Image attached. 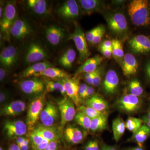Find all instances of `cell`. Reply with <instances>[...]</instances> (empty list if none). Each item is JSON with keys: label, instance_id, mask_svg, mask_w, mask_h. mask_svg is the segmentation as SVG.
I'll list each match as a JSON object with an SVG mask.
<instances>
[{"label": "cell", "instance_id": "bcb514c9", "mask_svg": "<svg viewBox=\"0 0 150 150\" xmlns=\"http://www.w3.org/2000/svg\"><path fill=\"white\" fill-rule=\"evenodd\" d=\"M96 71L93 72L87 73V74H84V79L89 84L92 85L93 82L94 77L95 75L96 74Z\"/></svg>", "mask_w": 150, "mask_h": 150}, {"label": "cell", "instance_id": "ffe728a7", "mask_svg": "<svg viewBox=\"0 0 150 150\" xmlns=\"http://www.w3.org/2000/svg\"><path fill=\"white\" fill-rule=\"evenodd\" d=\"M103 60V57L99 56H95L87 59L82 65L78 68L76 71V75L87 74L95 71L98 69V67Z\"/></svg>", "mask_w": 150, "mask_h": 150}, {"label": "cell", "instance_id": "9f6ffc18", "mask_svg": "<svg viewBox=\"0 0 150 150\" xmlns=\"http://www.w3.org/2000/svg\"><path fill=\"white\" fill-rule=\"evenodd\" d=\"M8 150H22L16 144H13L10 145Z\"/></svg>", "mask_w": 150, "mask_h": 150}, {"label": "cell", "instance_id": "30bf717a", "mask_svg": "<svg viewBox=\"0 0 150 150\" xmlns=\"http://www.w3.org/2000/svg\"><path fill=\"white\" fill-rule=\"evenodd\" d=\"M32 32V28L26 21L17 18L11 27L10 34L16 40H22L28 37Z\"/></svg>", "mask_w": 150, "mask_h": 150}, {"label": "cell", "instance_id": "74e56055", "mask_svg": "<svg viewBox=\"0 0 150 150\" xmlns=\"http://www.w3.org/2000/svg\"><path fill=\"white\" fill-rule=\"evenodd\" d=\"M79 111L83 112L86 115L88 116L91 119L97 118L107 112V111L100 112V111L94 110L91 108L87 107L84 105H81L79 107Z\"/></svg>", "mask_w": 150, "mask_h": 150}, {"label": "cell", "instance_id": "e575fe53", "mask_svg": "<svg viewBox=\"0 0 150 150\" xmlns=\"http://www.w3.org/2000/svg\"><path fill=\"white\" fill-rule=\"evenodd\" d=\"M143 123L142 119L129 117L126 121V128L134 134L142 127Z\"/></svg>", "mask_w": 150, "mask_h": 150}, {"label": "cell", "instance_id": "ee69618b", "mask_svg": "<svg viewBox=\"0 0 150 150\" xmlns=\"http://www.w3.org/2000/svg\"><path fill=\"white\" fill-rule=\"evenodd\" d=\"M59 140L51 141L44 150H59Z\"/></svg>", "mask_w": 150, "mask_h": 150}, {"label": "cell", "instance_id": "f1b7e54d", "mask_svg": "<svg viewBox=\"0 0 150 150\" xmlns=\"http://www.w3.org/2000/svg\"><path fill=\"white\" fill-rule=\"evenodd\" d=\"M76 57V53L72 48H68L61 55L58 60V63L64 68L70 69Z\"/></svg>", "mask_w": 150, "mask_h": 150}, {"label": "cell", "instance_id": "4fadbf2b", "mask_svg": "<svg viewBox=\"0 0 150 150\" xmlns=\"http://www.w3.org/2000/svg\"><path fill=\"white\" fill-rule=\"evenodd\" d=\"M59 108L52 103L48 102L40 114V119L43 126H54L59 118Z\"/></svg>", "mask_w": 150, "mask_h": 150}, {"label": "cell", "instance_id": "484cf974", "mask_svg": "<svg viewBox=\"0 0 150 150\" xmlns=\"http://www.w3.org/2000/svg\"><path fill=\"white\" fill-rule=\"evenodd\" d=\"M84 105L100 112H105L109 109L107 101L101 97L96 95L84 100Z\"/></svg>", "mask_w": 150, "mask_h": 150}, {"label": "cell", "instance_id": "6125c7cd", "mask_svg": "<svg viewBox=\"0 0 150 150\" xmlns=\"http://www.w3.org/2000/svg\"><path fill=\"white\" fill-rule=\"evenodd\" d=\"M147 73L148 76L150 78V65L147 69Z\"/></svg>", "mask_w": 150, "mask_h": 150}, {"label": "cell", "instance_id": "94428289", "mask_svg": "<svg viewBox=\"0 0 150 150\" xmlns=\"http://www.w3.org/2000/svg\"><path fill=\"white\" fill-rule=\"evenodd\" d=\"M20 148L22 150H28L29 149V146H24Z\"/></svg>", "mask_w": 150, "mask_h": 150}, {"label": "cell", "instance_id": "681fc988", "mask_svg": "<svg viewBox=\"0 0 150 150\" xmlns=\"http://www.w3.org/2000/svg\"><path fill=\"white\" fill-rule=\"evenodd\" d=\"M142 120H143V122H144L146 125L149 126L150 128V106L148 109L146 115L142 117Z\"/></svg>", "mask_w": 150, "mask_h": 150}, {"label": "cell", "instance_id": "be15d7a7", "mask_svg": "<svg viewBox=\"0 0 150 150\" xmlns=\"http://www.w3.org/2000/svg\"><path fill=\"white\" fill-rule=\"evenodd\" d=\"M0 150H3V148L1 146V147H0Z\"/></svg>", "mask_w": 150, "mask_h": 150}, {"label": "cell", "instance_id": "e0dca14e", "mask_svg": "<svg viewBox=\"0 0 150 150\" xmlns=\"http://www.w3.org/2000/svg\"><path fill=\"white\" fill-rule=\"evenodd\" d=\"M108 27L112 31L117 33H122L127 28V22L124 15L121 13L114 14L108 20Z\"/></svg>", "mask_w": 150, "mask_h": 150}, {"label": "cell", "instance_id": "836d02e7", "mask_svg": "<svg viewBox=\"0 0 150 150\" xmlns=\"http://www.w3.org/2000/svg\"><path fill=\"white\" fill-rule=\"evenodd\" d=\"M74 119L76 122L84 129L87 131L90 130L91 119L83 112L79 111L76 114Z\"/></svg>", "mask_w": 150, "mask_h": 150}, {"label": "cell", "instance_id": "ac0fdd59", "mask_svg": "<svg viewBox=\"0 0 150 150\" xmlns=\"http://www.w3.org/2000/svg\"><path fill=\"white\" fill-rule=\"evenodd\" d=\"M26 105L23 101L14 100L4 105L1 109V115L4 116H16L25 110Z\"/></svg>", "mask_w": 150, "mask_h": 150}, {"label": "cell", "instance_id": "5bb4252c", "mask_svg": "<svg viewBox=\"0 0 150 150\" xmlns=\"http://www.w3.org/2000/svg\"><path fill=\"white\" fill-rule=\"evenodd\" d=\"M27 127L23 121H8L4 125V131L8 138H16L26 134Z\"/></svg>", "mask_w": 150, "mask_h": 150}, {"label": "cell", "instance_id": "11a10c76", "mask_svg": "<svg viewBox=\"0 0 150 150\" xmlns=\"http://www.w3.org/2000/svg\"><path fill=\"white\" fill-rule=\"evenodd\" d=\"M100 150H118L115 147L103 144L100 148Z\"/></svg>", "mask_w": 150, "mask_h": 150}, {"label": "cell", "instance_id": "8992f818", "mask_svg": "<svg viewBox=\"0 0 150 150\" xmlns=\"http://www.w3.org/2000/svg\"><path fill=\"white\" fill-rule=\"evenodd\" d=\"M61 82L66 91L67 96L72 100L77 107H79L83 100L80 97L79 94V78L74 77L58 80Z\"/></svg>", "mask_w": 150, "mask_h": 150}, {"label": "cell", "instance_id": "b9f144b4", "mask_svg": "<svg viewBox=\"0 0 150 150\" xmlns=\"http://www.w3.org/2000/svg\"><path fill=\"white\" fill-rule=\"evenodd\" d=\"M105 32V28L103 26L101 29L99 30V32L97 34L94 38L92 42V43L93 44H97L99 43L102 40V38L103 37Z\"/></svg>", "mask_w": 150, "mask_h": 150}, {"label": "cell", "instance_id": "cb8c5ba5", "mask_svg": "<svg viewBox=\"0 0 150 150\" xmlns=\"http://www.w3.org/2000/svg\"><path fill=\"white\" fill-rule=\"evenodd\" d=\"M55 126L47 127L44 126H38L33 131L40 134L43 139L49 142L59 140L60 137V130ZM62 130V129H61Z\"/></svg>", "mask_w": 150, "mask_h": 150}, {"label": "cell", "instance_id": "f6af8a7d", "mask_svg": "<svg viewBox=\"0 0 150 150\" xmlns=\"http://www.w3.org/2000/svg\"><path fill=\"white\" fill-rule=\"evenodd\" d=\"M95 90L93 87L88 86V88L87 89L84 95L83 100H86L88 99L89 98L94 95Z\"/></svg>", "mask_w": 150, "mask_h": 150}, {"label": "cell", "instance_id": "7402d4cb", "mask_svg": "<svg viewBox=\"0 0 150 150\" xmlns=\"http://www.w3.org/2000/svg\"><path fill=\"white\" fill-rule=\"evenodd\" d=\"M122 69L123 74L125 76H129L137 73L138 69V62L134 55L129 53L124 55Z\"/></svg>", "mask_w": 150, "mask_h": 150}, {"label": "cell", "instance_id": "d4e9b609", "mask_svg": "<svg viewBox=\"0 0 150 150\" xmlns=\"http://www.w3.org/2000/svg\"><path fill=\"white\" fill-rule=\"evenodd\" d=\"M26 5L30 10L37 15L43 16L49 13L48 4L44 0H28Z\"/></svg>", "mask_w": 150, "mask_h": 150}, {"label": "cell", "instance_id": "8fae6325", "mask_svg": "<svg viewBox=\"0 0 150 150\" xmlns=\"http://www.w3.org/2000/svg\"><path fill=\"white\" fill-rule=\"evenodd\" d=\"M80 13L79 7L74 0L65 1L57 8L58 15L65 20L76 18Z\"/></svg>", "mask_w": 150, "mask_h": 150}, {"label": "cell", "instance_id": "7bdbcfd3", "mask_svg": "<svg viewBox=\"0 0 150 150\" xmlns=\"http://www.w3.org/2000/svg\"><path fill=\"white\" fill-rule=\"evenodd\" d=\"M101 76H102V71L100 69L98 68L97 69L96 74L95 75L92 85L95 87L99 86L101 83Z\"/></svg>", "mask_w": 150, "mask_h": 150}, {"label": "cell", "instance_id": "d590c367", "mask_svg": "<svg viewBox=\"0 0 150 150\" xmlns=\"http://www.w3.org/2000/svg\"><path fill=\"white\" fill-rule=\"evenodd\" d=\"M130 94L137 97H139L144 93V89L140 82L135 79L130 81L129 84Z\"/></svg>", "mask_w": 150, "mask_h": 150}, {"label": "cell", "instance_id": "6f0895ef", "mask_svg": "<svg viewBox=\"0 0 150 150\" xmlns=\"http://www.w3.org/2000/svg\"><path fill=\"white\" fill-rule=\"evenodd\" d=\"M26 138L25 137H19L16 138V144L17 145H18L21 144L23 142H24Z\"/></svg>", "mask_w": 150, "mask_h": 150}, {"label": "cell", "instance_id": "ab89813d", "mask_svg": "<svg viewBox=\"0 0 150 150\" xmlns=\"http://www.w3.org/2000/svg\"><path fill=\"white\" fill-rule=\"evenodd\" d=\"M103 25H99L93 28L91 30H89L86 34V38L87 42L89 43H91L94 38L96 35L99 32V30L102 28Z\"/></svg>", "mask_w": 150, "mask_h": 150}, {"label": "cell", "instance_id": "3957f363", "mask_svg": "<svg viewBox=\"0 0 150 150\" xmlns=\"http://www.w3.org/2000/svg\"><path fill=\"white\" fill-rule=\"evenodd\" d=\"M45 96V93L38 95L33 100L29 105L26 118V125L30 131H33V129H35V124L40 118L44 105Z\"/></svg>", "mask_w": 150, "mask_h": 150}, {"label": "cell", "instance_id": "d6986e66", "mask_svg": "<svg viewBox=\"0 0 150 150\" xmlns=\"http://www.w3.org/2000/svg\"><path fill=\"white\" fill-rule=\"evenodd\" d=\"M119 82V78L116 72L112 70L108 71L103 81V87L105 92L108 94L115 93Z\"/></svg>", "mask_w": 150, "mask_h": 150}, {"label": "cell", "instance_id": "7c38bea8", "mask_svg": "<svg viewBox=\"0 0 150 150\" xmlns=\"http://www.w3.org/2000/svg\"><path fill=\"white\" fill-rule=\"evenodd\" d=\"M19 52L17 48L13 46H8L1 51L0 62L3 68L8 69L16 64L18 60Z\"/></svg>", "mask_w": 150, "mask_h": 150}, {"label": "cell", "instance_id": "52a82bcc", "mask_svg": "<svg viewBox=\"0 0 150 150\" xmlns=\"http://www.w3.org/2000/svg\"><path fill=\"white\" fill-rule=\"evenodd\" d=\"M16 8L13 2L8 1L4 7L3 16L1 19V31L7 35H10L12 25L16 19Z\"/></svg>", "mask_w": 150, "mask_h": 150}, {"label": "cell", "instance_id": "7dc6e473", "mask_svg": "<svg viewBox=\"0 0 150 150\" xmlns=\"http://www.w3.org/2000/svg\"><path fill=\"white\" fill-rule=\"evenodd\" d=\"M88 86L86 83L80 84L79 86V94L80 97L83 100V98L85 93L87 89L88 88Z\"/></svg>", "mask_w": 150, "mask_h": 150}, {"label": "cell", "instance_id": "2e32d148", "mask_svg": "<svg viewBox=\"0 0 150 150\" xmlns=\"http://www.w3.org/2000/svg\"><path fill=\"white\" fill-rule=\"evenodd\" d=\"M129 44L135 53H144L150 51V39L144 35L135 36L129 41Z\"/></svg>", "mask_w": 150, "mask_h": 150}, {"label": "cell", "instance_id": "816d5d0a", "mask_svg": "<svg viewBox=\"0 0 150 150\" xmlns=\"http://www.w3.org/2000/svg\"><path fill=\"white\" fill-rule=\"evenodd\" d=\"M8 96V95L6 92L4 91H1V92H0V102H1V104L4 103L7 100Z\"/></svg>", "mask_w": 150, "mask_h": 150}, {"label": "cell", "instance_id": "9a60e30c", "mask_svg": "<svg viewBox=\"0 0 150 150\" xmlns=\"http://www.w3.org/2000/svg\"><path fill=\"white\" fill-rule=\"evenodd\" d=\"M65 35L64 30L57 25H50L45 30L46 39L52 46H58L62 43Z\"/></svg>", "mask_w": 150, "mask_h": 150}, {"label": "cell", "instance_id": "9c48e42d", "mask_svg": "<svg viewBox=\"0 0 150 150\" xmlns=\"http://www.w3.org/2000/svg\"><path fill=\"white\" fill-rule=\"evenodd\" d=\"M48 54L41 45L37 43H30L25 55V62L27 64H33L46 59Z\"/></svg>", "mask_w": 150, "mask_h": 150}, {"label": "cell", "instance_id": "7a4b0ae2", "mask_svg": "<svg viewBox=\"0 0 150 150\" xmlns=\"http://www.w3.org/2000/svg\"><path fill=\"white\" fill-rule=\"evenodd\" d=\"M69 40H72L74 42L75 45L79 53V62L83 63L88 59L90 55L88 46L87 40L83 30L79 25H76L74 31L70 35Z\"/></svg>", "mask_w": 150, "mask_h": 150}, {"label": "cell", "instance_id": "277c9868", "mask_svg": "<svg viewBox=\"0 0 150 150\" xmlns=\"http://www.w3.org/2000/svg\"><path fill=\"white\" fill-rule=\"evenodd\" d=\"M142 104V100L139 97L130 93L121 96L115 102L118 110L128 113L137 112L141 108Z\"/></svg>", "mask_w": 150, "mask_h": 150}, {"label": "cell", "instance_id": "ba28073f", "mask_svg": "<svg viewBox=\"0 0 150 150\" xmlns=\"http://www.w3.org/2000/svg\"><path fill=\"white\" fill-rule=\"evenodd\" d=\"M19 87L23 93L29 95H40L46 89L45 83L38 77L28 78L20 82Z\"/></svg>", "mask_w": 150, "mask_h": 150}, {"label": "cell", "instance_id": "603a6c76", "mask_svg": "<svg viewBox=\"0 0 150 150\" xmlns=\"http://www.w3.org/2000/svg\"><path fill=\"white\" fill-rule=\"evenodd\" d=\"M84 136L80 129L74 126H68L64 131L65 139L71 144H80L84 139Z\"/></svg>", "mask_w": 150, "mask_h": 150}, {"label": "cell", "instance_id": "8d00e7d4", "mask_svg": "<svg viewBox=\"0 0 150 150\" xmlns=\"http://www.w3.org/2000/svg\"><path fill=\"white\" fill-rule=\"evenodd\" d=\"M111 41L112 42V55L115 58L121 59L123 58L125 54L121 41L117 39H113Z\"/></svg>", "mask_w": 150, "mask_h": 150}, {"label": "cell", "instance_id": "f907efd6", "mask_svg": "<svg viewBox=\"0 0 150 150\" xmlns=\"http://www.w3.org/2000/svg\"><path fill=\"white\" fill-rule=\"evenodd\" d=\"M49 142L48 140L44 139L43 142L38 145L34 150H44L48 146Z\"/></svg>", "mask_w": 150, "mask_h": 150}, {"label": "cell", "instance_id": "4dcf8cb0", "mask_svg": "<svg viewBox=\"0 0 150 150\" xmlns=\"http://www.w3.org/2000/svg\"><path fill=\"white\" fill-rule=\"evenodd\" d=\"M112 130L113 137L116 142H118L123 136L126 128V123L121 118H115L112 122Z\"/></svg>", "mask_w": 150, "mask_h": 150}, {"label": "cell", "instance_id": "d6a6232c", "mask_svg": "<svg viewBox=\"0 0 150 150\" xmlns=\"http://www.w3.org/2000/svg\"><path fill=\"white\" fill-rule=\"evenodd\" d=\"M79 2L83 11L88 13L96 10L100 3V1L97 0H80Z\"/></svg>", "mask_w": 150, "mask_h": 150}, {"label": "cell", "instance_id": "4316f807", "mask_svg": "<svg viewBox=\"0 0 150 150\" xmlns=\"http://www.w3.org/2000/svg\"><path fill=\"white\" fill-rule=\"evenodd\" d=\"M150 136V128L145 124L142 125L137 132L133 134L129 141L135 142L139 146L143 147L144 143Z\"/></svg>", "mask_w": 150, "mask_h": 150}, {"label": "cell", "instance_id": "f546056e", "mask_svg": "<svg viewBox=\"0 0 150 150\" xmlns=\"http://www.w3.org/2000/svg\"><path fill=\"white\" fill-rule=\"evenodd\" d=\"M108 113L107 112L97 118L91 119L90 131L92 132H101L107 126Z\"/></svg>", "mask_w": 150, "mask_h": 150}, {"label": "cell", "instance_id": "f35d334b", "mask_svg": "<svg viewBox=\"0 0 150 150\" xmlns=\"http://www.w3.org/2000/svg\"><path fill=\"white\" fill-rule=\"evenodd\" d=\"M30 139L32 142L33 148L34 150L44 139L40 134L34 131H33L30 134Z\"/></svg>", "mask_w": 150, "mask_h": 150}, {"label": "cell", "instance_id": "c3c4849f", "mask_svg": "<svg viewBox=\"0 0 150 150\" xmlns=\"http://www.w3.org/2000/svg\"><path fill=\"white\" fill-rule=\"evenodd\" d=\"M101 52L106 58H110L112 55V48H106L100 47Z\"/></svg>", "mask_w": 150, "mask_h": 150}, {"label": "cell", "instance_id": "44dd1931", "mask_svg": "<svg viewBox=\"0 0 150 150\" xmlns=\"http://www.w3.org/2000/svg\"><path fill=\"white\" fill-rule=\"evenodd\" d=\"M53 67L51 63L48 62H40L30 65L22 72L21 77L28 79L34 77L49 67Z\"/></svg>", "mask_w": 150, "mask_h": 150}, {"label": "cell", "instance_id": "5b68a950", "mask_svg": "<svg viewBox=\"0 0 150 150\" xmlns=\"http://www.w3.org/2000/svg\"><path fill=\"white\" fill-rule=\"evenodd\" d=\"M58 108L61 113L60 128L63 129L68 122L75 118L76 115L75 104L69 97H64L58 102Z\"/></svg>", "mask_w": 150, "mask_h": 150}, {"label": "cell", "instance_id": "680465c9", "mask_svg": "<svg viewBox=\"0 0 150 150\" xmlns=\"http://www.w3.org/2000/svg\"><path fill=\"white\" fill-rule=\"evenodd\" d=\"M124 150H145V149L143 147H141L138 146L135 147L128 148V149Z\"/></svg>", "mask_w": 150, "mask_h": 150}, {"label": "cell", "instance_id": "91938a15", "mask_svg": "<svg viewBox=\"0 0 150 150\" xmlns=\"http://www.w3.org/2000/svg\"><path fill=\"white\" fill-rule=\"evenodd\" d=\"M4 8H3L1 6L0 7V18H1L3 16V13H4Z\"/></svg>", "mask_w": 150, "mask_h": 150}, {"label": "cell", "instance_id": "60d3db41", "mask_svg": "<svg viewBox=\"0 0 150 150\" xmlns=\"http://www.w3.org/2000/svg\"><path fill=\"white\" fill-rule=\"evenodd\" d=\"M100 148L98 141L95 139L88 142L85 146L84 150H100Z\"/></svg>", "mask_w": 150, "mask_h": 150}, {"label": "cell", "instance_id": "db71d44e", "mask_svg": "<svg viewBox=\"0 0 150 150\" xmlns=\"http://www.w3.org/2000/svg\"><path fill=\"white\" fill-rule=\"evenodd\" d=\"M101 47L106 48H112V41L109 40H105L103 43Z\"/></svg>", "mask_w": 150, "mask_h": 150}, {"label": "cell", "instance_id": "6da1fadb", "mask_svg": "<svg viewBox=\"0 0 150 150\" xmlns=\"http://www.w3.org/2000/svg\"><path fill=\"white\" fill-rule=\"evenodd\" d=\"M128 13L137 26L147 25L150 22L149 4L146 0H134L128 5Z\"/></svg>", "mask_w": 150, "mask_h": 150}, {"label": "cell", "instance_id": "f5cc1de1", "mask_svg": "<svg viewBox=\"0 0 150 150\" xmlns=\"http://www.w3.org/2000/svg\"><path fill=\"white\" fill-rule=\"evenodd\" d=\"M7 69L1 67L0 68V81L1 82L3 81L5 79L7 75Z\"/></svg>", "mask_w": 150, "mask_h": 150}, {"label": "cell", "instance_id": "1f68e13d", "mask_svg": "<svg viewBox=\"0 0 150 150\" xmlns=\"http://www.w3.org/2000/svg\"><path fill=\"white\" fill-rule=\"evenodd\" d=\"M44 83L46 86V92H52L56 91L61 93L64 96H67L63 84L59 80H46Z\"/></svg>", "mask_w": 150, "mask_h": 150}, {"label": "cell", "instance_id": "83f0119b", "mask_svg": "<svg viewBox=\"0 0 150 150\" xmlns=\"http://www.w3.org/2000/svg\"><path fill=\"white\" fill-rule=\"evenodd\" d=\"M39 76H45L51 79H61L70 77V76L64 70L59 68L51 67L47 68L40 74L35 76V77Z\"/></svg>", "mask_w": 150, "mask_h": 150}]
</instances>
